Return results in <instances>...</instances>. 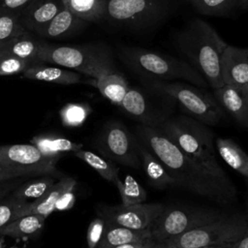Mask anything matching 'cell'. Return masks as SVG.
I'll use <instances>...</instances> for the list:
<instances>
[{
  "label": "cell",
  "mask_w": 248,
  "mask_h": 248,
  "mask_svg": "<svg viewBox=\"0 0 248 248\" xmlns=\"http://www.w3.org/2000/svg\"><path fill=\"white\" fill-rule=\"evenodd\" d=\"M91 113V108L87 104L71 103L60 110L61 121L68 127H78L85 122Z\"/></svg>",
  "instance_id": "1f68e13d"
},
{
  "label": "cell",
  "mask_w": 248,
  "mask_h": 248,
  "mask_svg": "<svg viewBox=\"0 0 248 248\" xmlns=\"http://www.w3.org/2000/svg\"><path fill=\"white\" fill-rule=\"evenodd\" d=\"M57 159L45 156L34 144L0 145V167L29 172L35 176L54 175L62 178L65 174L56 170Z\"/></svg>",
  "instance_id": "30bf717a"
},
{
  "label": "cell",
  "mask_w": 248,
  "mask_h": 248,
  "mask_svg": "<svg viewBox=\"0 0 248 248\" xmlns=\"http://www.w3.org/2000/svg\"><path fill=\"white\" fill-rule=\"evenodd\" d=\"M77 186V181L68 175L60 178L56 183L43 196L31 201L30 204L22 209L19 213V217L29 214H39L46 218L55 210V205L57 201L66 193L75 190Z\"/></svg>",
  "instance_id": "e0dca14e"
},
{
  "label": "cell",
  "mask_w": 248,
  "mask_h": 248,
  "mask_svg": "<svg viewBox=\"0 0 248 248\" xmlns=\"http://www.w3.org/2000/svg\"><path fill=\"white\" fill-rule=\"evenodd\" d=\"M46 219L45 216L39 214L24 215L0 228V235L14 238L31 237L39 233Z\"/></svg>",
  "instance_id": "d4e9b609"
},
{
  "label": "cell",
  "mask_w": 248,
  "mask_h": 248,
  "mask_svg": "<svg viewBox=\"0 0 248 248\" xmlns=\"http://www.w3.org/2000/svg\"><path fill=\"white\" fill-rule=\"evenodd\" d=\"M247 54H248V48H247Z\"/></svg>",
  "instance_id": "c3c4849f"
},
{
  "label": "cell",
  "mask_w": 248,
  "mask_h": 248,
  "mask_svg": "<svg viewBox=\"0 0 248 248\" xmlns=\"http://www.w3.org/2000/svg\"><path fill=\"white\" fill-rule=\"evenodd\" d=\"M248 234V219L241 216H224L168 239L175 248L220 247L234 243Z\"/></svg>",
  "instance_id": "52a82bcc"
},
{
  "label": "cell",
  "mask_w": 248,
  "mask_h": 248,
  "mask_svg": "<svg viewBox=\"0 0 248 248\" xmlns=\"http://www.w3.org/2000/svg\"><path fill=\"white\" fill-rule=\"evenodd\" d=\"M115 186L119 192L121 203L124 205L142 203L146 201L147 195L145 189L130 174H127L124 179L119 178Z\"/></svg>",
  "instance_id": "f546056e"
},
{
  "label": "cell",
  "mask_w": 248,
  "mask_h": 248,
  "mask_svg": "<svg viewBox=\"0 0 248 248\" xmlns=\"http://www.w3.org/2000/svg\"><path fill=\"white\" fill-rule=\"evenodd\" d=\"M165 205L162 203H137L133 205H102L99 216L106 223L122 226L133 230H149L156 218L163 211Z\"/></svg>",
  "instance_id": "8fae6325"
},
{
  "label": "cell",
  "mask_w": 248,
  "mask_h": 248,
  "mask_svg": "<svg viewBox=\"0 0 248 248\" xmlns=\"http://www.w3.org/2000/svg\"><path fill=\"white\" fill-rule=\"evenodd\" d=\"M158 129L216 181L236 194L230 177L218 163L213 134L207 125L182 114L169 116Z\"/></svg>",
  "instance_id": "7a4b0ae2"
},
{
  "label": "cell",
  "mask_w": 248,
  "mask_h": 248,
  "mask_svg": "<svg viewBox=\"0 0 248 248\" xmlns=\"http://www.w3.org/2000/svg\"><path fill=\"white\" fill-rule=\"evenodd\" d=\"M85 23L86 21L78 18L67 8H64L38 30L36 34L47 39H63L80 31Z\"/></svg>",
  "instance_id": "ffe728a7"
},
{
  "label": "cell",
  "mask_w": 248,
  "mask_h": 248,
  "mask_svg": "<svg viewBox=\"0 0 248 248\" xmlns=\"http://www.w3.org/2000/svg\"><path fill=\"white\" fill-rule=\"evenodd\" d=\"M64 7L78 18L98 21L105 17L106 0H62Z\"/></svg>",
  "instance_id": "4316f807"
},
{
  "label": "cell",
  "mask_w": 248,
  "mask_h": 248,
  "mask_svg": "<svg viewBox=\"0 0 248 248\" xmlns=\"http://www.w3.org/2000/svg\"><path fill=\"white\" fill-rule=\"evenodd\" d=\"M40 61L22 59L5 51H0V76L23 74L30 66Z\"/></svg>",
  "instance_id": "836d02e7"
},
{
  "label": "cell",
  "mask_w": 248,
  "mask_h": 248,
  "mask_svg": "<svg viewBox=\"0 0 248 248\" xmlns=\"http://www.w3.org/2000/svg\"><path fill=\"white\" fill-rule=\"evenodd\" d=\"M230 248H248V234L244 235L234 243L231 244Z\"/></svg>",
  "instance_id": "b9f144b4"
},
{
  "label": "cell",
  "mask_w": 248,
  "mask_h": 248,
  "mask_svg": "<svg viewBox=\"0 0 248 248\" xmlns=\"http://www.w3.org/2000/svg\"><path fill=\"white\" fill-rule=\"evenodd\" d=\"M97 147L112 162L133 169H140L141 166L139 141L119 121H109L104 126L97 140Z\"/></svg>",
  "instance_id": "9c48e42d"
},
{
  "label": "cell",
  "mask_w": 248,
  "mask_h": 248,
  "mask_svg": "<svg viewBox=\"0 0 248 248\" xmlns=\"http://www.w3.org/2000/svg\"><path fill=\"white\" fill-rule=\"evenodd\" d=\"M94 85L106 99L118 107L130 87L125 77L117 70L94 79Z\"/></svg>",
  "instance_id": "603a6c76"
},
{
  "label": "cell",
  "mask_w": 248,
  "mask_h": 248,
  "mask_svg": "<svg viewBox=\"0 0 248 248\" xmlns=\"http://www.w3.org/2000/svg\"><path fill=\"white\" fill-rule=\"evenodd\" d=\"M28 177H18L13 178L0 182V202L7 198L15 189H16L21 183H23Z\"/></svg>",
  "instance_id": "74e56055"
},
{
  "label": "cell",
  "mask_w": 248,
  "mask_h": 248,
  "mask_svg": "<svg viewBox=\"0 0 248 248\" xmlns=\"http://www.w3.org/2000/svg\"><path fill=\"white\" fill-rule=\"evenodd\" d=\"M1 169H4V168H1V167H0V170H1Z\"/></svg>",
  "instance_id": "7dc6e473"
},
{
  "label": "cell",
  "mask_w": 248,
  "mask_h": 248,
  "mask_svg": "<svg viewBox=\"0 0 248 248\" xmlns=\"http://www.w3.org/2000/svg\"><path fill=\"white\" fill-rule=\"evenodd\" d=\"M41 45L42 41L34 38L28 31L11 40L0 49V51L8 52L22 59L38 61L37 56Z\"/></svg>",
  "instance_id": "484cf974"
},
{
  "label": "cell",
  "mask_w": 248,
  "mask_h": 248,
  "mask_svg": "<svg viewBox=\"0 0 248 248\" xmlns=\"http://www.w3.org/2000/svg\"><path fill=\"white\" fill-rule=\"evenodd\" d=\"M195 248H230V245H227V246H220V247L212 246V247H195Z\"/></svg>",
  "instance_id": "f6af8a7d"
},
{
  "label": "cell",
  "mask_w": 248,
  "mask_h": 248,
  "mask_svg": "<svg viewBox=\"0 0 248 248\" xmlns=\"http://www.w3.org/2000/svg\"><path fill=\"white\" fill-rule=\"evenodd\" d=\"M143 84L170 97L191 116L207 126L217 125L224 116V110L210 94L201 87L185 81L143 80Z\"/></svg>",
  "instance_id": "8992f818"
},
{
  "label": "cell",
  "mask_w": 248,
  "mask_h": 248,
  "mask_svg": "<svg viewBox=\"0 0 248 248\" xmlns=\"http://www.w3.org/2000/svg\"><path fill=\"white\" fill-rule=\"evenodd\" d=\"M139 154L141 166L149 183L158 190L176 187L177 184L160 159L139 140Z\"/></svg>",
  "instance_id": "ac0fdd59"
},
{
  "label": "cell",
  "mask_w": 248,
  "mask_h": 248,
  "mask_svg": "<svg viewBox=\"0 0 248 248\" xmlns=\"http://www.w3.org/2000/svg\"><path fill=\"white\" fill-rule=\"evenodd\" d=\"M187 1H189V2H190V0H187Z\"/></svg>",
  "instance_id": "681fc988"
},
{
  "label": "cell",
  "mask_w": 248,
  "mask_h": 248,
  "mask_svg": "<svg viewBox=\"0 0 248 248\" xmlns=\"http://www.w3.org/2000/svg\"><path fill=\"white\" fill-rule=\"evenodd\" d=\"M106 227V221L103 217L94 218L88 226L86 232V242L88 248H98Z\"/></svg>",
  "instance_id": "d590c367"
},
{
  "label": "cell",
  "mask_w": 248,
  "mask_h": 248,
  "mask_svg": "<svg viewBox=\"0 0 248 248\" xmlns=\"http://www.w3.org/2000/svg\"><path fill=\"white\" fill-rule=\"evenodd\" d=\"M213 97L224 111L248 128V86L224 84L213 90Z\"/></svg>",
  "instance_id": "5bb4252c"
},
{
  "label": "cell",
  "mask_w": 248,
  "mask_h": 248,
  "mask_svg": "<svg viewBox=\"0 0 248 248\" xmlns=\"http://www.w3.org/2000/svg\"><path fill=\"white\" fill-rule=\"evenodd\" d=\"M220 70L224 84L248 86L247 48L228 45L221 56Z\"/></svg>",
  "instance_id": "9a60e30c"
},
{
  "label": "cell",
  "mask_w": 248,
  "mask_h": 248,
  "mask_svg": "<svg viewBox=\"0 0 248 248\" xmlns=\"http://www.w3.org/2000/svg\"><path fill=\"white\" fill-rule=\"evenodd\" d=\"M25 78L70 85L82 82V76L64 67L47 66L44 62H37L30 66L23 74Z\"/></svg>",
  "instance_id": "d6986e66"
},
{
  "label": "cell",
  "mask_w": 248,
  "mask_h": 248,
  "mask_svg": "<svg viewBox=\"0 0 248 248\" xmlns=\"http://www.w3.org/2000/svg\"><path fill=\"white\" fill-rule=\"evenodd\" d=\"M190 3L198 12L207 16L225 15L235 6V0H190Z\"/></svg>",
  "instance_id": "e575fe53"
},
{
  "label": "cell",
  "mask_w": 248,
  "mask_h": 248,
  "mask_svg": "<svg viewBox=\"0 0 248 248\" xmlns=\"http://www.w3.org/2000/svg\"><path fill=\"white\" fill-rule=\"evenodd\" d=\"M30 202L16 199L11 195L0 202V228L19 218V213L27 207Z\"/></svg>",
  "instance_id": "d6a6232c"
},
{
  "label": "cell",
  "mask_w": 248,
  "mask_h": 248,
  "mask_svg": "<svg viewBox=\"0 0 248 248\" xmlns=\"http://www.w3.org/2000/svg\"><path fill=\"white\" fill-rule=\"evenodd\" d=\"M75 156L86 163L89 167L95 170L104 179L115 185L119 177V168L116 167L112 161L105 159L98 154L89 150H77L74 152Z\"/></svg>",
  "instance_id": "83f0119b"
},
{
  "label": "cell",
  "mask_w": 248,
  "mask_h": 248,
  "mask_svg": "<svg viewBox=\"0 0 248 248\" xmlns=\"http://www.w3.org/2000/svg\"><path fill=\"white\" fill-rule=\"evenodd\" d=\"M122 63L143 80L185 81L201 88L205 78L188 62L179 58L137 46H125L118 54Z\"/></svg>",
  "instance_id": "277c9868"
},
{
  "label": "cell",
  "mask_w": 248,
  "mask_h": 248,
  "mask_svg": "<svg viewBox=\"0 0 248 248\" xmlns=\"http://www.w3.org/2000/svg\"><path fill=\"white\" fill-rule=\"evenodd\" d=\"M33 0H0V9L19 14L32 2Z\"/></svg>",
  "instance_id": "8d00e7d4"
},
{
  "label": "cell",
  "mask_w": 248,
  "mask_h": 248,
  "mask_svg": "<svg viewBox=\"0 0 248 248\" xmlns=\"http://www.w3.org/2000/svg\"><path fill=\"white\" fill-rule=\"evenodd\" d=\"M224 216L225 213L214 209L165 206L150 227L151 237L155 241L168 240Z\"/></svg>",
  "instance_id": "ba28073f"
},
{
  "label": "cell",
  "mask_w": 248,
  "mask_h": 248,
  "mask_svg": "<svg viewBox=\"0 0 248 248\" xmlns=\"http://www.w3.org/2000/svg\"><path fill=\"white\" fill-rule=\"evenodd\" d=\"M137 134L139 140L164 164L177 186L220 204L234 200L236 194L204 171L159 129L140 124L137 127Z\"/></svg>",
  "instance_id": "6da1fadb"
},
{
  "label": "cell",
  "mask_w": 248,
  "mask_h": 248,
  "mask_svg": "<svg viewBox=\"0 0 248 248\" xmlns=\"http://www.w3.org/2000/svg\"><path fill=\"white\" fill-rule=\"evenodd\" d=\"M235 6L244 10H248V0H235Z\"/></svg>",
  "instance_id": "ee69618b"
},
{
  "label": "cell",
  "mask_w": 248,
  "mask_h": 248,
  "mask_svg": "<svg viewBox=\"0 0 248 248\" xmlns=\"http://www.w3.org/2000/svg\"><path fill=\"white\" fill-rule=\"evenodd\" d=\"M57 178L54 175H43L40 178L31 177L30 180H25L10 195L23 201H34L47 192L56 183Z\"/></svg>",
  "instance_id": "f1b7e54d"
},
{
  "label": "cell",
  "mask_w": 248,
  "mask_h": 248,
  "mask_svg": "<svg viewBox=\"0 0 248 248\" xmlns=\"http://www.w3.org/2000/svg\"><path fill=\"white\" fill-rule=\"evenodd\" d=\"M18 177H36L35 175L21 170H9V169H1L0 170V182L10 180L13 178H18Z\"/></svg>",
  "instance_id": "f35d334b"
},
{
  "label": "cell",
  "mask_w": 248,
  "mask_h": 248,
  "mask_svg": "<svg viewBox=\"0 0 248 248\" xmlns=\"http://www.w3.org/2000/svg\"><path fill=\"white\" fill-rule=\"evenodd\" d=\"M215 148L229 167L248 178V154L235 141L228 138H217Z\"/></svg>",
  "instance_id": "7402d4cb"
},
{
  "label": "cell",
  "mask_w": 248,
  "mask_h": 248,
  "mask_svg": "<svg viewBox=\"0 0 248 248\" xmlns=\"http://www.w3.org/2000/svg\"><path fill=\"white\" fill-rule=\"evenodd\" d=\"M149 238H152L150 229L139 231L106 223L105 231L98 248H111L114 246L142 241Z\"/></svg>",
  "instance_id": "44dd1931"
},
{
  "label": "cell",
  "mask_w": 248,
  "mask_h": 248,
  "mask_svg": "<svg viewBox=\"0 0 248 248\" xmlns=\"http://www.w3.org/2000/svg\"><path fill=\"white\" fill-rule=\"evenodd\" d=\"M37 60L74 70L94 79L117 70L110 49L103 44L55 46L42 42Z\"/></svg>",
  "instance_id": "5b68a950"
},
{
  "label": "cell",
  "mask_w": 248,
  "mask_h": 248,
  "mask_svg": "<svg viewBox=\"0 0 248 248\" xmlns=\"http://www.w3.org/2000/svg\"><path fill=\"white\" fill-rule=\"evenodd\" d=\"M176 46L213 90L224 85L220 61L228 45L207 22L191 20L178 33Z\"/></svg>",
  "instance_id": "3957f363"
},
{
  "label": "cell",
  "mask_w": 248,
  "mask_h": 248,
  "mask_svg": "<svg viewBox=\"0 0 248 248\" xmlns=\"http://www.w3.org/2000/svg\"><path fill=\"white\" fill-rule=\"evenodd\" d=\"M31 143L34 144L45 156L57 159L61 158L63 153L75 152L82 148V144L74 142L68 139L58 136H36L32 139Z\"/></svg>",
  "instance_id": "cb8c5ba5"
},
{
  "label": "cell",
  "mask_w": 248,
  "mask_h": 248,
  "mask_svg": "<svg viewBox=\"0 0 248 248\" xmlns=\"http://www.w3.org/2000/svg\"><path fill=\"white\" fill-rule=\"evenodd\" d=\"M247 209H248V195H247Z\"/></svg>",
  "instance_id": "bcb514c9"
},
{
  "label": "cell",
  "mask_w": 248,
  "mask_h": 248,
  "mask_svg": "<svg viewBox=\"0 0 248 248\" xmlns=\"http://www.w3.org/2000/svg\"><path fill=\"white\" fill-rule=\"evenodd\" d=\"M75 190L66 192L56 202L55 210H64L72 207L75 202Z\"/></svg>",
  "instance_id": "ab89813d"
},
{
  "label": "cell",
  "mask_w": 248,
  "mask_h": 248,
  "mask_svg": "<svg viewBox=\"0 0 248 248\" xmlns=\"http://www.w3.org/2000/svg\"><path fill=\"white\" fill-rule=\"evenodd\" d=\"M64 8L62 0H33L19 14V19L27 31L37 33Z\"/></svg>",
  "instance_id": "2e32d148"
},
{
  "label": "cell",
  "mask_w": 248,
  "mask_h": 248,
  "mask_svg": "<svg viewBox=\"0 0 248 248\" xmlns=\"http://www.w3.org/2000/svg\"><path fill=\"white\" fill-rule=\"evenodd\" d=\"M159 12L158 0H106L105 17L128 25L149 20Z\"/></svg>",
  "instance_id": "4fadbf2b"
},
{
  "label": "cell",
  "mask_w": 248,
  "mask_h": 248,
  "mask_svg": "<svg viewBox=\"0 0 248 248\" xmlns=\"http://www.w3.org/2000/svg\"><path fill=\"white\" fill-rule=\"evenodd\" d=\"M149 248H175L170 242L168 240H163V241H155L152 243V245Z\"/></svg>",
  "instance_id": "7bdbcfd3"
},
{
  "label": "cell",
  "mask_w": 248,
  "mask_h": 248,
  "mask_svg": "<svg viewBox=\"0 0 248 248\" xmlns=\"http://www.w3.org/2000/svg\"><path fill=\"white\" fill-rule=\"evenodd\" d=\"M154 240L152 238L145 239L142 241H138V242H132V243H127V244H122L118 246H114L111 248H149Z\"/></svg>",
  "instance_id": "60d3db41"
},
{
  "label": "cell",
  "mask_w": 248,
  "mask_h": 248,
  "mask_svg": "<svg viewBox=\"0 0 248 248\" xmlns=\"http://www.w3.org/2000/svg\"><path fill=\"white\" fill-rule=\"evenodd\" d=\"M144 86V89L130 86L119 107L140 124L158 129L169 115L159 108L157 104L159 92L145 84Z\"/></svg>",
  "instance_id": "7c38bea8"
},
{
  "label": "cell",
  "mask_w": 248,
  "mask_h": 248,
  "mask_svg": "<svg viewBox=\"0 0 248 248\" xmlns=\"http://www.w3.org/2000/svg\"><path fill=\"white\" fill-rule=\"evenodd\" d=\"M28 32L16 13L0 9V49L14 38Z\"/></svg>",
  "instance_id": "4dcf8cb0"
}]
</instances>
